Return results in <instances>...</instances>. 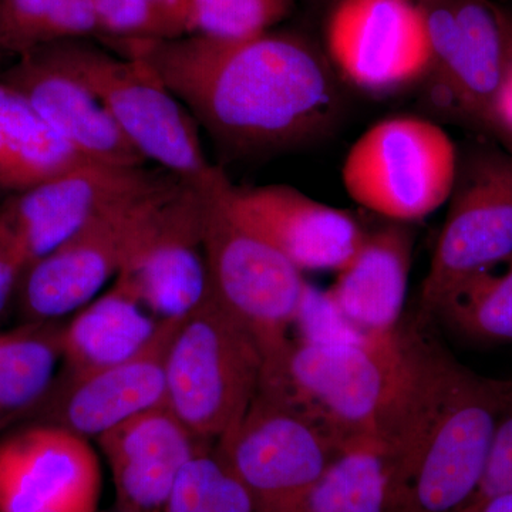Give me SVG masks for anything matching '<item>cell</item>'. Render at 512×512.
I'll use <instances>...</instances> for the list:
<instances>
[{"label":"cell","instance_id":"cell-29","mask_svg":"<svg viewBox=\"0 0 512 512\" xmlns=\"http://www.w3.org/2000/svg\"><path fill=\"white\" fill-rule=\"evenodd\" d=\"M190 35L245 40L271 32L295 0H187Z\"/></svg>","mask_w":512,"mask_h":512},{"label":"cell","instance_id":"cell-4","mask_svg":"<svg viewBox=\"0 0 512 512\" xmlns=\"http://www.w3.org/2000/svg\"><path fill=\"white\" fill-rule=\"evenodd\" d=\"M399 329L392 335L303 338L284 372L258 392L313 421L340 448L377 437L402 372Z\"/></svg>","mask_w":512,"mask_h":512},{"label":"cell","instance_id":"cell-5","mask_svg":"<svg viewBox=\"0 0 512 512\" xmlns=\"http://www.w3.org/2000/svg\"><path fill=\"white\" fill-rule=\"evenodd\" d=\"M261 373L255 339L210 289L168 349L165 402L195 436L217 443L248 412Z\"/></svg>","mask_w":512,"mask_h":512},{"label":"cell","instance_id":"cell-31","mask_svg":"<svg viewBox=\"0 0 512 512\" xmlns=\"http://www.w3.org/2000/svg\"><path fill=\"white\" fill-rule=\"evenodd\" d=\"M28 262L5 225L0 222V313L19 289Z\"/></svg>","mask_w":512,"mask_h":512},{"label":"cell","instance_id":"cell-30","mask_svg":"<svg viewBox=\"0 0 512 512\" xmlns=\"http://www.w3.org/2000/svg\"><path fill=\"white\" fill-rule=\"evenodd\" d=\"M507 491H512V403L501 416L495 430L484 476L473 498Z\"/></svg>","mask_w":512,"mask_h":512},{"label":"cell","instance_id":"cell-22","mask_svg":"<svg viewBox=\"0 0 512 512\" xmlns=\"http://www.w3.org/2000/svg\"><path fill=\"white\" fill-rule=\"evenodd\" d=\"M83 161L22 93L0 80V191L18 194Z\"/></svg>","mask_w":512,"mask_h":512},{"label":"cell","instance_id":"cell-16","mask_svg":"<svg viewBox=\"0 0 512 512\" xmlns=\"http://www.w3.org/2000/svg\"><path fill=\"white\" fill-rule=\"evenodd\" d=\"M231 214L299 271H336L356 254L367 232L350 212L284 184L241 188L222 173Z\"/></svg>","mask_w":512,"mask_h":512},{"label":"cell","instance_id":"cell-33","mask_svg":"<svg viewBox=\"0 0 512 512\" xmlns=\"http://www.w3.org/2000/svg\"><path fill=\"white\" fill-rule=\"evenodd\" d=\"M497 128L512 137V60L497 101Z\"/></svg>","mask_w":512,"mask_h":512},{"label":"cell","instance_id":"cell-9","mask_svg":"<svg viewBox=\"0 0 512 512\" xmlns=\"http://www.w3.org/2000/svg\"><path fill=\"white\" fill-rule=\"evenodd\" d=\"M114 284L158 320L185 318L207 298L210 276L198 183L180 178L165 191L131 244Z\"/></svg>","mask_w":512,"mask_h":512},{"label":"cell","instance_id":"cell-19","mask_svg":"<svg viewBox=\"0 0 512 512\" xmlns=\"http://www.w3.org/2000/svg\"><path fill=\"white\" fill-rule=\"evenodd\" d=\"M97 441L113 476L116 507L128 512H163L187 464L212 448L167 402L130 417Z\"/></svg>","mask_w":512,"mask_h":512},{"label":"cell","instance_id":"cell-6","mask_svg":"<svg viewBox=\"0 0 512 512\" xmlns=\"http://www.w3.org/2000/svg\"><path fill=\"white\" fill-rule=\"evenodd\" d=\"M57 57L99 99L131 146L164 171L198 183L214 167L200 126L150 67L116 56L87 39L49 43Z\"/></svg>","mask_w":512,"mask_h":512},{"label":"cell","instance_id":"cell-27","mask_svg":"<svg viewBox=\"0 0 512 512\" xmlns=\"http://www.w3.org/2000/svg\"><path fill=\"white\" fill-rule=\"evenodd\" d=\"M99 36L116 42H156L190 35L187 0H92Z\"/></svg>","mask_w":512,"mask_h":512},{"label":"cell","instance_id":"cell-23","mask_svg":"<svg viewBox=\"0 0 512 512\" xmlns=\"http://www.w3.org/2000/svg\"><path fill=\"white\" fill-rule=\"evenodd\" d=\"M57 320H26L0 335V433L45 402L62 360Z\"/></svg>","mask_w":512,"mask_h":512},{"label":"cell","instance_id":"cell-8","mask_svg":"<svg viewBox=\"0 0 512 512\" xmlns=\"http://www.w3.org/2000/svg\"><path fill=\"white\" fill-rule=\"evenodd\" d=\"M214 448L256 512H293L342 450L308 417L259 392Z\"/></svg>","mask_w":512,"mask_h":512},{"label":"cell","instance_id":"cell-25","mask_svg":"<svg viewBox=\"0 0 512 512\" xmlns=\"http://www.w3.org/2000/svg\"><path fill=\"white\" fill-rule=\"evenodd\" d=\"M436 316L468 338L512 342V255L454 289L440 303Z\"/></svg>","mask_w":512,"mask_h":512},{"label":"cell","instance_id":"cell-26","mask_svg":"<svg viewBox=\"0 0 512 512\" xmlns=\"http://www.w3.org/2000/svg\"><path fill=\"white\" fill-rule=\"evenodd\" d=\"M99 35L92 0H0V50L23 55L36 47Z\"/></svg>","mask_w":512,"mask_h":512},{"label":"cell","instance_id":"cell-10","mask_svg":"<svg viewBox=\"0 0 512 512\" xmlns=\"http://www.w3.org/2000/svg\"><path fill=\"white\" fill-rule=\"evenodd\" d=\"M177 180L168 175L156 187L111 205L28 266L19 285L26 320H57L92 302L119 274L148 215Z\"/></svg>","mask_w":512,"mask_h":512},{"label":"cell","instance_id":"cell-20","mask_svg":"<svg viewBox=\"0 0 512 512\" xmlns=\"http://www.w3.org/2000/svg\"><path fill=\"white\" fill-rule=\"evenodd\" d=\"M412 254L413 235L399 222L366 234L328 291L330 301L348 325L363 335L397 332Z\"/></svg>","mask_w":512,"mask_h":512},{"label":"cell","instance_id":"cell-14","mask_svg":"<svg viewBox=\"0 0 512 512\" xmlns=\"http://www.w3.org/2000/svg\"><path fill=\"white\" fill-rule=\"evenodd\" d=\"M171 175L144 167L83 161L0 205L5 225L28 266L52 252L87 222L128 197L150 190ZM174 175V174H173Z\"/></svg>","mask_w":512,"mask_h":512},{"label":"cell","instance_id":"cell-3","mask_svg":"<svg viewBox=\"0 0 512 512\" xmlns=\"http://www.w3.org/2000/svg\"><path fill=\"white\" fill-rule=\"evenodd\" d=\"M224 171L212 167L198 181L204 201V251L210 289L251 333L262 357L261 384L281 377L291 353L308 282L302 271L231 214L221 191Z\"/></svg>","mask_w":512,"mask_h":512},{"label":"cell","instance_id":"cell-15","mask_svg":"<svg viewBox=\"0 0 512 512\" xmlns=\"http://www.w3.org/2000/svg\"><path fill=\"white\" fill-rule=\"evenodd\" d=\"M100 494L86 437L39 423L0 439V512H97Z\"/></svg>","mask_w":512,"mask_h":512},{"label":"cell","instance_id":"cell-34","mask_svg":"<svg viewBox=\"0 0 512 512\" xmlns=\"http://www.w3.org/2000/svg\"><path fill=\"white\" fill-rule=\"evenodd\" d=\"M110 512H128V511H126V510H120V508H117V507H116V510H114V511H110Z\"/></svg>","mask_w":512,"mask_h":512},{"label":"cell","instance_id":"cell-2","mask_svg":"<svg viewBox=\"0 0 512 512\" xmlns=\"http://www.w3.org/2000/svg\"><path fill=\"white\" fill-rule=\"evenodd\" d=\"M417 319L399 326L402 372L377 437L389 512H456L477 493L512 380L477 375Z\"/></svg>","mask_w":512,"mask_h":512},{"label":"cell","instance_id":"cell-11","mask_svg":"<svg viewBox=\"0 0 512 512\" xmlns=\"http://www.w3.org/2000/svg\"><path fill=\"white\" fill-rule=\"evenodd\" d=\"M437 86L461 113L497 130V101L512 60V23L491 0H419Z\"/></svg>","mask_w":512,"mask_h":512},{"label":"cell","instance_id":"cell-28","mask_svg":"<svg viewBox=\"0 0 512 512\" xmlns=\"http://www.w3.org/2000/svg\"><path fill=\"white\" fill-rule=\"evenodd\" d=\"M163 512L256 511L247 488L212 447L187 464Z\"/></svg>","mask_w":512,"mask_h":512},{"label":"cell","instance_id":"cell-24","mask_svg":"<svg viewBox=\"0 0 512 512\" xmlns=\"http://www.w3.org/2000/svg\"><path fill=\"white\" fill-rule=\"evenodd\" d=\"M293 512H389V471L379 437L343 447Z\"/></svg>","mask_w":512,"mask_h":512},{"label":"cell","instance_id":"cell-7","mask_svg":"<svg viewBox=\"0 0 512 512\" xmlns=\"http://www.w3.org/2000/svg\"><path fill=\"white\" fill-rule=\"evenodd\" d=\"M457 150L433 121L392 117L366 130L342 167L349 197L387 220H424L443 207L457 185Z\"/></svg>","mask_w":512,"mask_h":512},{"label":"cell","instance_id":"cell-18","mask_svg":"<svg viewBox=\"0 0 512 512\" xmlns=\"http://www.w3.org/2000/svg\"><path fill=\"white\" fill-rule=\"evenodd\" d=\"M181 320H160L144 348L123 362L60 382L57 392L47 394L52 396V409L43 423L97 439L130 417L165 403L168 349Z\"/></svg>","mask_w":512,"mask_h":512},{"label":"cell","instance_id":"cell-17","mask_svg":"<svg viewBox=\"0 0 512 512\" xmlns=\"http://www.w3.org/2000/svg\"><path fill=\"white\" fill-rule=\"evenodd\" d=\"M0 80L22 93L83 160L123 167L146 165L103 104L57 57L52 46L23 53Z\"/></svg>","mask_w":512,"mask_h":512},{"label":"cell","instance_id":"cell-21","mask_svg":"<svg viewBox=\"0 0 512 512\" xmlns=\"http://www.w3.org/2000/svg\"><path fill=\"white\" fill-rule=\"evenodd\" d=\"M126 289L114 284L94 298L62 330L64 377L60 382L79 379L123 362L151 339L158 319Z\"/></svg>","mask_w":512,"mask_h":512},{"label":"cell","instance_id":"cell-1","mask_svg":"<svg viewBox=\"0 0 512 512\" xmlns=\"http://www.w3.org/2000/svg\"><path fill=\"white\" fill-rule=\"evenodd\" d=\"M111 45L150 67L198 126L232 153L298 146L329 128L339 113L332 63L295 33L271 30L245 40L187 35Z\"/></svg>","mask_w":512,"mask_h":512},{"label":"cell","instance_id":"cell-13","mask_svg":"<svg viewBox=\"0 0 512 512\" xmlns=\"http://www.w3.org/2000/svg\"><path fill=\"white\" fill-rule=\"evenodd\" d=\"M326 46L340 76L366 92H393L430 72L429 29L419 0H338Z\"/></svg>","mask_w":512,"mask_h":512},{"label":"cell","instance_id":"cell-32","mask_svg":"<svg viewBox=\"0 0 512 512\" xmlns=\"http://www.w3.org/2000/svg\"><path fill=\"white\" fill-rule=\"evenodd\" d=\"M456 512H512V491L473 498Z\"/></svg>","mask_w":512,"mask_h":512},{"label":"cell","instance_id":"cell-12","mask_svg":"<svg viewBox=\"0 0 512 512\" xmlns=\"http://www.w3.org/2000/svg\"><path fill=\"white\" fill-rule=\"evenodd\" d=\"M450 200L421 285L417 319L423 322H431L440 303L468 278L512 255V161H478Z\"/></svg>","mask_w":512,"mask_h":512}]
</instances>
